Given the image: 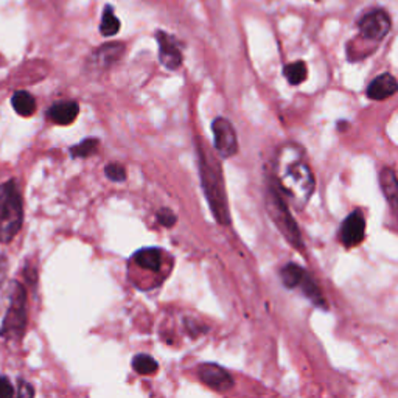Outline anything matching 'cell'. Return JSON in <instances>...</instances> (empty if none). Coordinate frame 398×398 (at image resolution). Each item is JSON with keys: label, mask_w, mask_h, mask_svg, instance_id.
<instances>
[{"label": "cell", "mask_w": 398, "mask_h": 398, "mask_svg": "<svg viewBox=\"0 0 398 398\" xmlns=\"http://www.w3.org/2000/svg\"><path fill=\"white\" fill-rule=\"evenodd\" d=\"M390 27H392L390 17L383 10L367 11V13L362 14L358 21L361 36L367 41H373V43H379V41L388 36Z\"/></svg>", "instance_id": "6"}, {"label": "cell", "mask_w": 398, "mask_h": 398, "mask_svg": "<svg viewBox=\"0 0 398 398\" xmlns=\"http://www.w3.org/2000/svg\"><path fill=\"white\" fill-rule=\"evenodd\" d=\"M80 112V104L74 102V100H67V102H59L52 106V108L47 111V117L49 120L59 126H67V124L74 123L75 118L78 117Z\"/></svg>", "instance_id": "11"}, {"label": "cell", "mask_w": 398, "mask_h": 398, "mask_svg": "<svg viewBox=\"0 0 398 398\" xmlns=\"http://www.w3.org/2000/svg\"><path fill=\"white\" fill-rule=\"evenodd\" d=\"M7 296L8 304L0 325V338L7 342H21L28 324L27 291L19 282H13Z\"/></svg>", "instance_id": "3"}, {"label": "cell", "mask_w": 398, "mask_h": 398, "mask_svg": "<svg viewBox=\"0 0 398 398\" xmlns=\"http://www.w3.org/2000/svg\"><path fill=\"white\" fill-rule=\"evenodd\" d=\"M277 182L285 195L293 201L297 209H302L314 192V176L304 159L300 148L283 146L277 156Z\"/></svg>", "instance_id": "1"}, {"label": "cell", "mask_w": 398, "mask_h": 398, "mask_svg": "<svg viewBox=\"0 0 398 398\" xmlns=\"http://www.w3.org/2000/svg\"><path fill=\"white\" fill-rule=\"evenodd\" d=\"M133 369L140 375H153L159 369V366L153 356L140 353L133 358Z\"/></svg>", "instance_id": "21"}, {"label": "cell", "mask_w": 398, "mask_h": 398, "mask_svg": "<svg viewBox=\"0 0 398 398\" xmlns=\"http://www.w3.org/2000/svg\"><path fill=\"white\" fill-rule=\"evenodd\" d=\"M133 260L139 268L156 272L160 269V265H162V252L157 247H145L135 252Z\"/></svg>", "instance_id": "13"}, {"label": "cell", "mask_w": 398, "mask_h": 398, "mask_svg": "<svg viewBox=\"0 0 398 398\" xmlns=\"http://www.w3.org/2000/svg\"><path fill=\"white\" fill-rule=\"evenodd\" d=\"M198 377L206 386L217 392H228L234 388V378L230 377V373L224 371L223 367L210 364V362L199 366Z\"/></svg>", "instance_id": "8"}, {"label": "cell", "mask_w": 398, "mask_h": 398, "mask_svg": "<svg viewBox=\"0 0 398 398\" xmlns=\"http://www.w3.org/2000/svg\"><path fill=\"white\" fill-rule=\"evenodd\" d=\"M299 288H302V291H304V294L313 302L314 305L320 307V308H327L325 297L322 296V293H320V289L318 288L316 282H314L313 278L307 274V272H305L304 278H302Z\"/></svg>", "instance_id": "17"}, {"label": "cell", "mask_w": 398, "mask_h": 398, "mask_svg": "<svg viewBox=\"0 0 398 398\" xmlns=\"http://www.w3.org/2000/svg\"><path fill=\"white\" fill-rule=\"evenodd\" d=\"M379 182H382V188H383L386 199L389 201L392 209H395L397 196H398V184H397L395 171L392 168H384L382 171V175H379Z\"/></svg>", "instance_id": "16"}, {"label": "cell", "mask_w": 398, "mask_h": 398, "mask_svg": "<svg viewBox=\"0 0 398 398\" xmlns=\"http://www.w3.org/2000/svg\"><path fill=\"white\" fill-rule=\"evenodd\" d=\"M213 131V144H215V150L224 159L232 157L239 151V139H236V133L232 123L228 118L218 117L212 123Z\"/></svg>", "instance_id": "7"}, {"label": "cell", "mask_w": 398, "mask_h": 398, "mask_svg": "<svg viewBox=\"0 0 398 398\" xmlns=\"http://www.w3.org/2000/svg\"><path fill=\"white\" fill-rule=\"evenodd\" d=\"M16 395H19V397H33L34 395L33 386L28 384L27 382H23V379H21V382L17 383Z\"/></svg>", "instance_id": "26"}, {"label": "cell", "mask_w": 398, "mask_h": 398, "mask_svg": "<svg viewBox=\"0 0 398 398\" xmlns=\"http://www.w3.org/2000/svg\"><path fill=\"white\" fill-rule=\"evenodd\" d=\"M11 106L21 117H32L36 112V100L27 91H17L11 97Z\"/></svg>", "instance_id": "15"}, {"label": "cell", "mask_w": 398, "mask_h": 398, "mask_svg": "<svg viewBox=\"0 0 398 398\" xmlns=\"http://www.w3.org/2000/svg\"><path fill=\"white\" fill-rule=\"evenodd\" d=\"M123 52L124 47L122 43L106 44L93 53V63L100 65V67H109V65L117 63L122 58Z\"/></svg>", "instance_id": "14"}, {"label": "cell", "mask_w": 398, "mask_h": 398, "mask_svg": "<svg viewBox=\"0 0 398 398\" xmlns=\"http://www.w3.org/2000/svg\"><path fill=\"white\" fill-rule=\"evenodd\" d=\"M120 30V21L114 13V8L111 5H106V8L103 11L102 16V23H100V32H102L103 36H114Z\"/></svg>", "instance_id": "19"}, {"label": "cell", "mask_w": 398, "mask_h": 398, "mask_svg": "<svg viewBox=\"0 0 398 398\" xmlns=\"http://www.w3.org/2000/svg\"><path fill=\"white\" fill-rule=\"evenodd\" d=\"M7 261L3 257H0V293H2V287L5 283V277H7Z\"/></svg>", "instance_id": "27"}, {"label": "cell", "mask_w": 398, "mask_h": 398, "mask_svg": "<svg viewBox=\"0 0 398 398\" xmlns=\"http://www.w3.org/2000/svg\"><path fill=\"white\" fill-rule=\"evenodd\" d=\"M397 89L398 85L394 76L390 74H382L367 87V97L371 100H377V102H383V100H388L392 95H395Z\"/></svg>", "instance_id": "12"}, {"label": "cell", "mask_w": 398, "mask_h": 398, "mask_svg": "<svg viewBox=\"0 0 398 398\" xmlns=\"http://www.w3.org/2000/svg\"><path fill=\"white\" fill-rule=\"evenodd\" d=\"M104 175L112 182H123L124 179H126V170H124L120 164L106 165Z\"/></svg>", "instance_id": "23"}, {"label": "cell", "mask_w": 398, "mask_h": 398, "mask_svg": "<svg viewBox=\"0 0 398 398\" xmlns=\"http://www.w3.org/2000/svg\"><path fill=\"white\" fill-rule=\"evenodd\" d=\"M23 223V203L16 181L0 186V245L13 241Z\"/></svg>", "instance_id": "4"}, {"label": "cell", "mask_w": 398, "mask_h": 398, "mask_svg": "<svg viewBox=\"0 0 398 398\" xmlns=\"http://www.w3.org/2000/svg\"><path fill=\"white\" fill-rule=\"evenodd\" d=\"M199 156V170H201V181H203L204 193L209 199L210 209L213 215L221 224L230 223L228 199H225L224 182L221 175V167H219L215 156L206 151L204 146H198Z\"/></svg>", "instance_id": "2"}, {"label": "cell", "mask_w": 398, "mask_h": 398, "mask_svg": "<svg viewBox=\"0 0 398 398\" xmlns=\"http://www.w3.org/2000/svg\"><path fill=\"white\" fill-rule=\"evenodd\" d=\"M157 219H159L160 224L167 225V228H171V225H175V223H176L175 213H171V210H168V209L159 210L157 212Z\"/></svg>", "instance_id": "25"}, {"label": "cell", "mask_w": 398, "mask_h": 398, "mask_svg": "<svg viewBox=\"0 0 398 398\" xmlns=\"http://www.w3.org/2000/svg\"><path fill=\"white\" fill-rule=\"evenodd\" d=\"M16 395V389L13 383L7 377L0 375V398H10Z\"/></svg>", "instance_id": "24"}, {"label": "cell", "mask_w": 398, "mask_h": 398, "mask_svg": "<svg viewBox=\"0 0 398 398\" xmlns=\"http://www.w3.org/2000/svg\"><path fill=\"white\" fill-rule=\"evenodd\" d=\"M304 276H305V269L300 268V266L294 265V263H288L280 272L282 282L288 289L299 288V285L302 282V278H304Z\"/></svg>", "instance_id": "18"}, {"label": "cell", "mask_w": 398, "mask_h": 398, "mask_svg": "<svg viewBox=\"0 0 398 398\" xmlns=\"http://www.w3.org/2000/svg\"><path fill=\"white\" fill-rule=\"evenodd\" d=\"M266 204H268V212L272 218V221L276 223L278 230H280L285 235V239H287L291 245L297 249V251L304 247L300 230L299 228H297L294 218L291 217L287 204H285V201L282 199V196L278 195L276 188H269Z\"/></svg>", "instance_id": "5"}, {"label": "cell", "mask_w": 398, "mask_h": 398, "mask_svg": "<svg viewBox=\"0 0 398 398\" xmlns=\"http://www.w3.org/2000/svg\"><path fill=\"white\" fill-rule=\"evenodd\" d=\"M366 219L361 210H355L346 218L341 228V241L346 247H353L364 240Z\"/></svg>", "instance_id": "10"}, {"label": "cell", "mask_w": 398, "mask_h": 398, "mask_svg": "<svg viewBox=\"0 0 398 398\" xmlns=\"http://www.w3.org/2000/svg\"><path fill=\"white\" fill-rule=\"evenodd\" d=\"M156 39L159 44V61L164 67L168 70H176L182 64V52L177 45V41L170 36L168 33L159 30L156 33Z\"/></svg>", "instance_id": "9"}, {"label": "cell", "mask_w": 398, "mask_h": 398, "mask_svg": "<svg viewBox=\"0 0 398 398\" xmlns=\"http://www.w3.org/2000/svg\"><path fill=\"white\" fill-rule=\"evenodd\" d=\"M98 139H92V137H89V139H85L82 142H80L78 145H75L70 148V156L72 157H87V156H91V154H93L95 151H97V148H98Z\"/></svg>", "instance_id": "22"}, {"label": "cell", "mask_w": 398, "mask_h": 398, "mask_svg": "<svg viewBox=\"0 0 398 398\" xmlns=\"http://www.w3.org/2000/svg\"><path fill=\"white\" fill-rule=\"evenodd\" d=\"M307 64L304 61H296L291 63L283 67V75L287 76V80L289 81V85L297 86L302 85L307 80Z\"/></svg>", "instance_id": "20"}]
</instances>
